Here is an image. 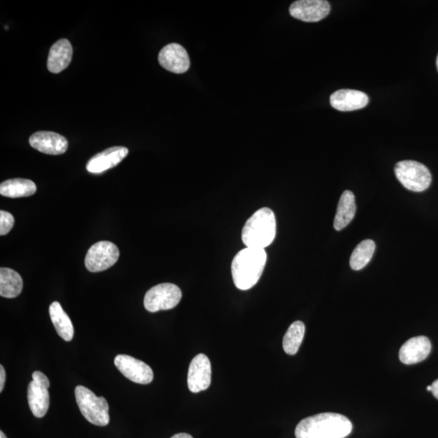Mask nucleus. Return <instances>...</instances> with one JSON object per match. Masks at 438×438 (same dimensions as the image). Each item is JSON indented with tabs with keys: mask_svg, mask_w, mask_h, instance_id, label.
<instances>
[{
	"mask_svg": "<svg viewBox=\"0 0 438 438\" xmlns=\"http://www.w3.org/2000/svg\"><path fill=\"white\" fill-rule=\"evenodd\" d=\"M356 200L352 192L344 191L341 195L337 211L334 222V228L336 230H341L347 227L354 219L356 215Z\"/></svg>",
	"mask_w": 438,
	"mask_h": 438,
	"instance_id": "obj_18",
	"label": "nucleus"
},
{
	"mask_svg": "<svg viewBox=\"0 0 438 438\" xmlns=\"http://www.w3.org/2000/svg\"><path fill=\"white\" fill-rule=\"evenodd\" d=\"M75 395L78 407L88 421L97 426L108 425L109 405L105 398L98 397L83 386L76 387Z\"/></svg>",
	"mask_w": 438,
	"mask_h": 438,
	"instance_id": "obj_4",
	"label": "nucleus"
},
{
	"mask_svg": "<svg viewBox=\"0 0 438 438\" xmlns=\"http://www.w3.org/2000/svg\"><path fill=\"white\" fill-rule=\"evenodd\" d=\"M211 364L205 354L197 355L189 366L188 372V386L192 393L209 388L211 384Z\"/></svg>",
	"mask_w": 438,
	"mask_h": 438,
	"instance_id": "obj_11",
	"label": "nucleus"
},
{
	"mask_svg": "<svg viewBox=\"0 0 438 438\" xmlns=\"http://www.w3.org/2000/svg\"><path fill=\"white\" fill-rule=\"evenodd\" d=\"M23 280L17 271L9 268L0 269V296L16 298L21 293Z\"/></svg>",
	"mask_w": 438,
	"mask_h": 438,
	"instance_id": "obj_21",
	"label": "nucleus"
},
{
	"mask_svg": "<svg viewBox=\"0 0 438 438\" xmlns=\"http://www.w3.org/2000/svg\"><path fill=\"white\" fill-rule=\"evenodd\" d=\"M352 431L348 418L337 413H321L302 419L295 431L297 438H345Z\"/></svg>",
	"mask_w": 438,
	"mask_h": 438,
	"instance_id": "obj_1",
	"label": "nucleus"
},
{
	"mask_svg": "<svg viewBox=\"0 0 438 438\" xmlns=\"http://www.w3.org/2000/svg\"><path fill=\"white\" fill-rule=\"evenodd\" d=\"M36 191L34 182L26 179H8L0 186V195L10 198L30 197Z\"/></svg>",
	"mask_w": 438,
	"mask_h": 438,
	"instance_id": "obj_20",
	"label": "nucleus"
},
{
	"mask_svg": "<svg viewBox=\"0 0 438 438\" xmlns=\"http://www.w3.org/2000/svg\"><path fill=\"white\" fill-rule=\"evenodd\" d=\"M170 438H193L190 435H188V433H177V435H174Z\"/></svg>",
	"mask_w": 438,
	"mask_h": 438,
	"instance_id": "obj_27",
	"label": "nucleus"
},
{
	"mask_svg": "<svg viewBox=\"0 0 438 438\" xmlns=\"http://www.w3.org/2000/svg\"><path fill=\"white\" fill-rule=\"evenodd\" d=\"M50 319L54 326L55 330L61 337L70 342L74 335V327L72 323L70 318L61 306V304L57 301L50 304L49 308Z\"/></svg>",
	"mask_w": 438,
	"mask_h": 438,
	"instance_id": "obj_19",
	"label": "nucleus"
},
{
	"mask_svg": "<svg viewBox=\"0 0 438 438\" xmlns=\"http://www.w3.org/2000/svg\"><path fill=\"white\" fill-rule=\"evenodd\" d=\"M28 387V402L32 413L37 418H43L50 407V381L43 372L35 371Z\"/></svg>",
	"mask_w": 438,
	"mask_h": 438,
	"instance_id": "obj_7",
	"label": "nucleus"
},
{
	"mask_svg": "<svg viewBox=\"0 0 438 438\" xmlns=\"http://www.w3.org/2000/svg\"><path fill=\"white\" fill-rule=\"evenodd\" d=\"M395 173L399 181L412 192L426 191L432 182L430 170L417 161H401L395 165Z\"/></svg>",
	"mask_w": 438,
	"mask_h": 438,
	"instance_id": "obj_5",
	"label": "nucleus"
},
{
	"mask_svg": "<svg viewBox=\"0 0 438 438\" xmlns=\"http://www.w3.org/2000/svg\"><path fill=\"white\" fill-rule=\"evenodd\" d=\"M267 261L265 250L246 248L239 251L232 262V279L236 287L250 290L258 283Z\"/></svg>",
	"mask_w": 438,
	"mask_h": 438,
	"instance_id": "obj_2",
	"label": "nucleus"
},
{
	"mask_svg": "<svg viewBox=\"0 0 438 438\" xmlns=\"http://www.w3.org/2000/svg\"><path fill=\"white\" fill-rule=\"evenodd\" d=\"M436 64H437V71H438V55H437V57Z\"/></svg>",
	"mask_w": 438,
	"mask_h": 438,
	"instance_id": "obj_30",
	"label": "nucleus"
},
{
	"mask_svg": "<svg viewBox=\"0 0 438 438\" xmlns=\"http://www.w3.org/2000/svg\"><path fill=\"white\" fill-rule=\"evenodd\" d=\"M431 386H432L431 392L433 396H435V397L438 399V379L436 380L435 381H433Z\"/></svg>",
	"mask_w": 438,
	"mask_h": 438,
	"instance_id": "obj_26",
	"label": "nucleus"
},
{
	"mask_svg": "<svg viewBox=\"0 0 438 438\" xmlns=\"http://www.w3.org/2000/svg\"><path fill=\"white\" fill-rule=\"evenodd\" d=\"M6 381V372L3 366H0V392L4 388V384Z\"/></svg>",
	"mask_w": 438,
	"mask_h": 438,
	"instance_id": "obj_25",
	"label": "nucleus"
},
{
	"mask_svg": "<svg viewBox=\"0 0 438 438\" xmlns=\"http://www.w3.org/2000/svg\"><path fill=\"white\" fill-rule=\"evenodd\" d=\"M431 349L430 340L426 336L410 339L400 348V361L408 366L421 362L427 359Z\"/></svg>",
	"mask_w": 438,
	"mask_h": 438,
	"instance_id": "obj_15",
	"label": "nucleus"
},
{
	"mask_svg": "<svg viewBox=\"0 0 438 438\" xmlns=\"http://www.w3.org/2000/svg\"><path fill=\"white\" fill-rule=\"evenodd\" d=\"M119 250L115 243L100 241L92 246L86 257V269L93 273L104 271L117 262Z\"/></svg>",
	"mask_w": 438,
	"mask_h": 438,
	"instance_id": "obj_8",
	"label": "nucleus"
},
{
	"mask_svg": "<svg viewBox=\"0 0 438 438\" xmlns=\"http://www.w3.org/2000/svg\"><path fill=\"white\" fill-rule=\"evenodd\" d=\"M159 62L166 70L177 74L186 72L190 67V59L186 50L177 43L169 44L161 50Z\"/></svg>",
	"mask_w": 438,
	"mask_h": 438,
	"instance_id": "obj_12",
	"label": "nucleus"
},
{
	"mask_svg": "<svg viewBox=\"0 0 438 438\" xmlns=\"http://www.w3.org/2000/svg\"><path fill=\"white\" fill-rule=\"evenodd\" d=\"M330 104L340 112H352L366 108L370 101L366 94L355 90H339L330 96Z\"/></svg>",
	"mask_w": 438,
	"mask_h": 438,
	"instance_id": "obj_16",
	"label": "nucleus"
},
{
	"mask_svg": "<svg viewBox=\"0 0 438 438\" xmlns=\"http://www.w3.org/2000/svg\"><path fill=\"white\" fill-rule=\"evenodd\" d=\"M115 366L128 379L137 384H150L154 379V372L148 364L128 355H118Z\"/></svg>",
	"mask_w": 438,
	"mask_h": 438,
	"instance_id": "obj_9",
	"label": "nucleus"
},
{
	"mask_svg": "<svg viewBox=\"0 0 438 438\" xmlns=\"http://www.w3.org/2000/svg\"><path fill=\"white\" fill-rule=\"evenodd\" d=\"M182 292L173 283H161L155 286L146 292L144 306L147 311L157 312L172 310L181 301Z\"/></svg>",
	"mask_w": 438,
	"mask_h": 438,
	"instance_id": "obj_6",
	"label": "nucleus"
},
{
	"mask_svg": "<svg viewBox=\"0 0 438 438\" xmlns=\"http://www.w3.org/2000/svg\"><path fill=\"white\" fill-rule=\"evenodd\" d=\"M276 219L273 210L261 208L247 220L242 229V241L247 248L265 250L275 241Z\"/></svg>",
	"mask_w": 438,
	"mask_h": 438,
	"instance_id": "obj_3",
	"label": "nucleus"
},
{
	"mask_svg": "<svg viewBox=\"0 0 438 438\" xmlns=\"http://www.w3.org/2000/svg\"><path fill=\"white\" fill-rule=\"evenodd\" d=\"M427 390H428V391H430V392H431V391H432V386H428V387H427Z\"/></svg>",
	"mask_w": 438,
	"mask_h": 438,
	"instance_id": "obj_29",
	"label": "nucleus"
},
{
	"mask_svg": "<svg viewBox=\"0 0 438 438\" xmlns=\"http://www.w3.org/2000/svg\"><path fill=\"white\" fill-rule=\"evenodd\" d=\"M128 155V150L123 146L110 147L91 158L86 165L88 172L100 174L112 169L122 162Z\"/></svg>",
	"mask_w": 438,
	"mask_h": 438,
	"instance_id": "obj_14",
	"label": "nucleus"
},
{
	"mask_svg": "<svg viewBox=\"0 0 438 438\" xmlns=\"http://www.w3.org/2000/svg\"><path fill=\"white\" fill-rule=\"evenodd\" d=\"M0 438H7L6 435H4L3 432H0Z\"/></svg>",
	"mask_w": 438,
	"mask_h": 438,
	"instance_id": "obj_28",
	"label": "nucleus"
},
{
	"mask_svg": "<svg viewBox=\"0 0 438 438\" xmlns=\"http://www.w3.org/2000/svg\"><path fill=\"white\" fill-rule=\"evenodd\" d=\"M30 144L41 153L50 155H63L68 148L66 138L53 132L34 133L30 138Z\"/></svg>",
	"mask_w": 438,
	"mask_h": 438,
	"instance_id": "obj_13",
	"label": "nucleus"
},
{
	"mask_svg": "<svg viewBox=\"0 0 438 438\" xmlns=\"http://www.w3.org/2000/svg\"><path fill=\"white\" fill-rule=\"evenodd\" d=\"M290 16L304 22H318L330 12V4L326 0H298L292 3Z\"/></svg>",
	"mask_w": 438,
	"mask_h": 438,
	"instance_id": "obj_10",
	"label": "nucleus"
},
{
	"mask_svg": "<svg viewBox=\"0 0 438 438\" xmlns=\"http://www.w3.org/2000/svg\"><path fill=\"white\" fill-rule=\"evenodd\" d=\"M73 49L70 41L61 39L55 43L50 50L48 68L50 72H61L70 64L72 58Z\"/></svg>",
	"mask_w": 438,
	"mask_h": 438,
	"instance_id": "obj_17",
	"label": "nucleus"
},
{
	"mask_svg": "<svg viewBox=\"0 0 438 438\" xmlns=\"http://www.w3.org/2000/svg\"><path fill=\"white\" fill-rule=\"evenodd\" d=\"M304 333L306 326L302 321H297L290 326L283 341V348L286 353L294 356L298 352L303 342Z\"/></svg>",
	"mask_w": 438,
	"mask_h": 438,
	"instance_id": "obj_23",
	"label": "nucleus"
},
{
	"mask_svg": "<svg viewBox=\"0 0 438 438\" xmlns=\"http://www.w3.org/2000/svg\"><path fill=\"white\" fill-rule=\"evenodd\" d=\"M14 220L13 216L7 211H0V235L6 236L13 228Z\"/></svg>",
	"mask_w": 438,
	"mask_h": 438,
	"instance_id": "obj_24",
	"label": "nucleus"
},
{
	"mask_svg": "<svg viewBox=\"0 0 438 438\" xmlns=\"http://www.w3.org/2000/svg\"><path fill=\"white\" fill-rule=\"evenodd\" d=\"M376 244L372 239H366L358 244L350 258V266L354 270H361L372 259Z\"/></svg>",
	"mask_w": 438,
	"mask_h": 438,
	"instance_id": "obj_22",
	"label": "nucleus"
}]
</instances>
